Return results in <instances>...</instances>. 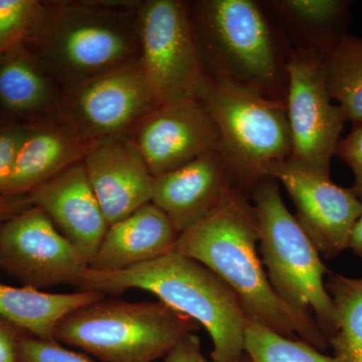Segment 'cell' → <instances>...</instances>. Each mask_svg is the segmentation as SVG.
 Here are the masks:
<instances>
[{
    "instance_id": "44dd1931",
    "label": "cell",
    "mask_w": 362,
    "mask_h": 362,
    "mask_svg": "<svg viewBox=\"0 0 362 362\" xmlns=\"http://www.w3.org/2000/svg\"><path fill=\"white\" fill-rule=\"evenodd\" d=\"M105 296L90 290L61 294L0 283V317L26 334L54 340V329L64 317Z\"/></svg>"
},
{
    "instance_id": "484cf974",
    "label": "cell",
    "mask_w": 362,
    "mask_h": 362,
    "mask_svg": "<svg viewBox=\"0 0 362 362\" xmlns=\"http://www.w3.org/2000/svg\"><path fill=\"white\" fill-rule=\"evenodd\" d=\"M16 362H94L81 352L66 349L56 340L23 334L16 351Z\"/></svg>"
},
{
    "instance_id": "8fae6325",
    "label": "cell",
    "mask_w": 362,
    "mask_h": 362,
    "mask_svg": "<svg viewBox=\"0 0 362 362\" xmlns=\"http://www.w3.org/2000/svg\"><path fill=\"white\" fill-rule=\"evenodd\" d=\"M156 105L138 64L63 87L62 110L92 141L130 138L138 122Z\"/></svg>"
},
{
    "instance_id": "f546056e",
    "label": "cell",
    "mask_w": 362,
    "mask_h": 362,
    "mask_svg": "<svg viewBox=\"0 0 362 362\" xmlns=\"http://www.w3.org/2000/svg\"><path fill=\"white\" fill-rule=\"evenodd\" d=\"M23 332L0 317V362H16V351Z\"/></svg>"
},
{
    "instance_id": "836d02e7",
    "label": "cell",
    "mask_w": 362,
    "mask_h": 362,
    "mask_svg": "<svg viewBox=\"0 0 362 362\" xmlns=\"http://www.w3.org/2000/svg\"><path fill=\"white\" fill-rule=\"evenodd\" d=\"M240 362H251L250 361L249 357H247V354L245 356L244 358L242 359Z\"/></svg>"
},
{
    "instance_id": "83f0119b",
    "label": "cell",
    "mask_w": 362,
    "mask_h": 362,
    "mask_svg": "<svg viewBox=\"0 0 362 362\" xmlns=\"http://www.w3.org/2000/svg\"><path fill=\"white\" fill-rule=\"evenodd\" d=\"M163 362H214L207 359L202 349V343L195 333L180 340L164 357Z\"/></svg>"
},
{
    "instance_id": "4fadbf2b",
    "label": "cell",
    "mask_w": 362,
    "mask_h": 362,
    "mask_svg": "<svg viewBox=\"0 0 362 362\" xmlns=\"http://www.w3.org/2000/svg\"><path fill=\"white\" fill-rule=\"evenodd\" d=\"M130 139L153 177L220 149L216 123L197 98L156 105L138 122Z\"/></svg>"
},
{
    "instance_id": "4316f807",
    "label": "cell",
    "mask_w": 362,
    "mask_h": 362,
    "mask_svg": "<svg viewBox=\"0 0 362 362\" xmlns=\"http://www.w3.org/2000/svg\"><path fill=\"white\" fill-rule=\"evenodd\" d=\"M28 127L26 123L0 120V195L4 194L13 173Z\"/></svg>"
},
{
    "instance_id": "ba28073f",
    "label": "cell",
    "mask_w": 362,
    "mask_h": 362,
    "mask_svg": "<svg viewBox=\"0 0 362 362\" xmlns=\"http://www.w3.org/2000/svg\"><path fill=\"white\" fill-rule=\"evenodd\" d=\"M140 56L157 103L197 98L206 80L188 1L140 0L137 9Z\"/></svg>"
},
{
    "instance_id": "9c48e42d",
    "label": "cell",
    "mask_w": 362,
    "mask_h": 362,
    "mask_svg": "<svg viewBox=\"0 0 362 362\" xmlns=\"http://www.w3.org/2000/svg\"><path fill=\"white\" fill-rule=\"evenodd\" d=\"M286 98L291 136L288 162L330 176L346 120L342 109L332 103L322 58L314 52L292 49L287 65Z\"/></svg>"
},
{
    "instance_id": "7c38bea8",
    "label": "cell",
    "mask_w": 362,
    "mask_h": 362,
    "mask_svg": "<svg viewBox=\"0 0 362 362\" xmlns=\"http://www.w3.org/2000/svg\"><path fill=\"white\" fill-rule=\"evenodd\" d=\"M268 175L284 185L296 207L295 218L321 256L337 258L349 249L352 230L362 214V202L351 188L288 161L272 168Z\"/></svg>"
},
{
    "instance_id": "cb8c5ba5",
    "label": "cell",
    "mask_w": 362,
    "mask_h": 362,
    "mask_svg": "<svg viewBox=\"0 0 362 362\" xmlns=\"http://www.w3.org/2000/svg\"><path fill=\"white\" fill-rule=\"evenodd\" d=\"M245 350L251 362H341L308 343L283 337L251 320L247 323Z\"/></svg>"
},
{
    "instance_id": "e0dca14e",
    "label": "cell",
    "mask_w": 362,
    "mask_h": 362,
    "mask_svg": "<svg viewBox=\"0 0 362 362\" xmlns=\"http://www.w3.org/2000/svg\"><path fill=\"white\" fill-rule=\"evenodd\" d=\"M90 142L63 110L28 124L4 194H30L62 171L82 162Z\"/></svg>"
},
{
    "instance_id": "52a82bcc",
    "label": "cell",
    "mask_w": 362,
    "mask_h": 362,
    "mask_svg": "<svg viewBox=\"0 0 362 362\" xmlns=\"http://www.w3.org/2000/svg\"><path fill=\"white\" fill-rule=\"evenodd\" d=\"M197 99L216 123L220 150L235 185L247 194L259 180L269 177L272 168L290 158L286 102L207 76Z\"/></svg>"
},
{
    "instance_id": "6da1fadb",
    "label": "cell",
    "mask_w": 362,
    "mask_h": 362,
    "mask_svg": "<svg viewBox=\"0 0 362 362\" xmlns=\"http://www.w3.org/2000/svg\"><path fill=\"white\" fill-rule=\"evenodd\" d=\"M258 243L254 206L249 194L233 183L204 220L178 235L173 251L220 277L239 298L249 320L326 351L329 342L314 317L292 308L272 287Z\"/></svg>"
},
{
    "instance_id": "ac0fdd59",
    "label": "cell",
    "mask_w": 362,
    "mask_h": 362,
    "mask_svg": "<svg viewBox=\"0 0 362 362\" xmlns=\"http://www.w3.org/2000/svg\"><path fill=\"white\" fill-rule=\"evenodd\" d=\"M62 104L63 87L25 42L0 56V120L37 122Z\"/></svg>"
},
{
    "instance_id": "3957f363",
    "label": "cell",
    "mask_w": 362,
    "mask_h": 362,
    "mask_svg": "<svg viewBox=\"0 0 362 362\" xmlns=\"http://www.w3.org/2000/svg\"><path fill=\"white\" fill-rule=\"evenodd\" d=\"M188 8L207 77L286 102L292 47L261 2L195 0Z\"/></svg>"
},
{
    "instance_id": "4dcf8cb0",
    "label": "cell",
    "mask_w": 362,
    "mask_h": 362,
    "mask_svg": "<svg viewBox=\"0 0 362 362\" xmlns=\"http://www.w3.org/2000/svg\"><path fill=\"white\" fill-rule=\"evenodd\" d=\"M32 206L30 194L0 195V230L7 221Z\"/></svg>"
},
{
    "instance_id": "277c9868",
    "label": "cell",
    "mask_w": 362,
    "mask_h": 362,
    "mask_svg": "<svg viewBox=\"0 0 362 362\" xmlns=\"http://www.w3.org/2000/svg\"><path fill=\"white\" fill-rule=\"evenodd\" d=\"M78 288L104 295L131 289L152 293L206 328L213 340L211 361L240 362L246 356L249 318L239 298L213 271L180 252L123 271L98 272L88 267Z\"/></svg>"
},
{
    "instance_id": "ffe728a7",
    "label": "cell",
    "mask_w": 362,
    "mask_h": 362,
    "mask_svg": "<svg viewBox=\"0 0 362 362\" xmlns=\"http://www.w3.org/2000/svg\"><path fill=\"white\" fill-rule=\"evenodd\" d=\"M292 49L323 58L347 33V0H269L259 1Z\"/></svg>"
},
{
    "instance_id": "5b68a950",
    "label": "cell",
    "mask_w": 362,
    "mask_h": 362,
    "mask_svg": "<svg viewBox=\"0 0 362 362\" xmlns=\"http://www.w3.org/2000/svg\"><path fill=\"white\" fill-rule=\"evenodd\" d=\"M199 327L161 301L104 297L64 317L54 338L103 362H156Z\"/></svg>"
},
{
    "instance_id": "8992f818",
    "label": "cell",
    "mask_w": 362,
    "mask_h": 362,
    "mask_svg": "<svg viewBox=\"0 0 362 362\" xmlns=\"http://www.w3.org/2000/svg\"><path fill=\"white\" fill-rule=\"evenodd\" d=\"M259 225L262 259L272 287L292 308L313 316L328 342L337 330L321 255L283 202L278 180L265 177L250 192Z\"/></svg>"
},
{
    "instance_id": "d4e9b609",
    "label": "cell",
    "mask_w": 362,
    "mask_h": 362,
    "mask_svg": "<svg viewBox=\"0 0 362 362\" xmlns=\"http://www.w3.org/2000/svg\"><path fill=\"white\" fill-rule=\"evenodd\" d=\"M45 1L0 0V56L25 42L44 13Z\"/></svg>"
},
{
    "instance_id": "7402d4cb",
    "label": "cell",
    "mask_w": 362,
    "mask_h": 362,
    "mask_svg": "<svg viewBox=\"0 0 362 362\" xmlns=\"http://www.w3.org/2000/svg\"><path fill=\"white\" fill-rule=\"evenodd\" d=\"M322 63L331 98L354 127L362 125V37L346 33Z\"/></svg>"
},
{
    "instance_id": "2e32d148",
    "label": "cell",
    "mask_w": 362,
    "mask_h": 362,
    "mask_svg": "<svg viewBox=\"0 0 362 362\" xmlns=\"http://www.w3.org/2000/svg\"><path fill=\"white\" fill-rule=\"evenodd\" d=\"M89 265L109 223L105 218L82 162L74 164L30 194Z\"/></svg>"
},
{
    "instance_id": "603a6c76",
    "label": "cell",
    "mask_w": 362,
    "mask_h": 362,
    "mask_svg": "<svg viewBox=\"0 0 362 362\" xmlns=\"http://www.w3.org/2000/svg\"><path fill=\"white\" fill-rule=\"evenodd\" d=\"M337 316L329 340L333 356L341 362H362V278L329 273L325 282Z\"/></svg>"
},
{
    "instance_id": "d6a6232c",
    "label": "cell",
    "mask_w": 362,
    "mask_h": 362,
    "mask_svg": "<svg viewBox=\"0 0 362 362\" xmlns=\"http://www.w3.org/2000/svg\"><path fill=\"white\" fill-rule=\"evenodd\" d=\"M354 183L351 189L352 192L356 194V197L362 202V168L354 170Z\"/></svg>"
},
{
    "instance_id": "30bf717a",
    "label": "cell",
    "mask_w": 362,
    "mask_h": 362,
    "mask_svg": "<svg viewBox=\"0 0 362 362\" xmlns=\"http://www.w3.org/2000/svg\"><path fill=\"white\" fill-rule=\"evenodd\" d=\"M88 267L80 252L33 204L2 226L0 270L25 287H78Z\"/></svg>"
},
{
    "instance_id": "9a60e30c",
    "label": "cell",
    "mask_w": 362,
    "mask_h": 362,
    "mask_svg": "<svg viewBox=\"0 0 362 362\" xmlns=\"http://www.w3.org/2000/svg\"><path fill=\"white\" fill-rule=\"evenodd\" d=\"M233 183L221 150H211L180 168L154 176L151 202L180 235L204 220Z\"/></svg>"
},
{
    "instance_id": "7a4b0ae2",
    "label": "cell",
    "mask_w": 362,
    "mask_h": 362,
    "mask_svg": "<svg viewBox=\"0 0 362 362\" xmlns=\"http://www.w3.org/2000/svg\"><path fill=\"white\" fill-rule=\"evenodd\" d=\"M140 0L45 1L25 44L62 87L136 65Z\"/></svg>"
},
{
    "instance_id": "1f68e13d",
    "label": "cell",
    "mask_w": 362,
    "mask_h": 362,
    "mask_svg": "<svg viewBox=\"0 0 362 362\" xmlns=\"http://www.w3.org/2000/svg\"><path fill=\"white\" fill-rule=\"evenodd\" d=\"M349 249H351L354 255L362 261V214L352 230Z\"/></svg>"
},
{
    "instance_id": "f1b7e54d",
    "label": "cell",
    "mask_w": 362,
    "mask_h": 362,
    "mask_svg": "<svg viewBox=\"0 0 362 362\" xmlns=\"http://www.w3.org/2000/svg\"><path fill=\"white\" fill-rule=\"evenodd\" d=\"M352 171L362 168V125L354 127L351 133L340 140L337 154Z\"/></svg>"
},
{
    "instance_id": "d6986e66",
    "label": "cell",
    "mask_w": 362,
    "mask_h": 362,
    "mask_svg": "<svg viewBox=\"0 0 362 362\" xmlns=\"http://www.w3.org/2000/svg\"><path fill=\"white\" fill-rule=\"evenodd\" d=\"M178 235L168 216L148 202L108 226L89 268L118 272L153 261L173 251Z\"/></svg>"
},
{
    "instance_id": "5bb4252c",
    "label": "cell",
    "mask_w": 362,
    "mask_h": 362,
    "mask_svg": "<svg viewBox=\"0 0 362 362\" xmlns=\"http://www.w3.org/2000/svg\"><path fill=\"white\" fill-rule=\"evenodd\" d=\"M83 164L109 226L151 202L153 176L130 138L93 140Z\"/></svg>"
}]
</instances>
